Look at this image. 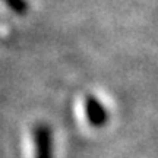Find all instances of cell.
I'll return each instance as SVG.
<instances>
[{
	"label": "cell",
	"instance_id": "obj_1",
	"mask_svg": "<svg viewBox=\"0 0 158 158\" xmlns=\"http://www.w3.org/2000/svg\"><path fill=\"white\" fill-rule=\"evenodd\" d=\"M32 138H34V158H54L53 130L48 124H35L32 130Z\"/></svg>",
	"mask_w": 158,
	"mask_h": 158
},
{
	"label": "cell",
	"instance_id": "obj_2",
	"mask_svg": "<svg viewBox=\"0 0 158 158\" xmlns=\"http://www.w3.org/2000/svg\"><path fill=\"white\" fill-rule=\"evenodd\" d=\"M84 110L86 120L94 127H101L108 122V111L95 95H86L84 98Z\"/></svg>",
	"mask_w": 158,
	"mask_h": 158
},
{
	"label": "cell",
	"instance_id": "obj_3",
	"mask_svg": "<svg viewBox=\"0 0 158 158\" xmlns=\"http://www.w3.org/2000/svg\"><path fill=\"white\" fill-rule=\"evenodd\" d=\"M2 3H5L13 13H16L19 16L27 15L29 10V3L28 0H0Z\"/></svg>",
	"mask_w": 158,
	"mask_h": 158
}]
</instances>
